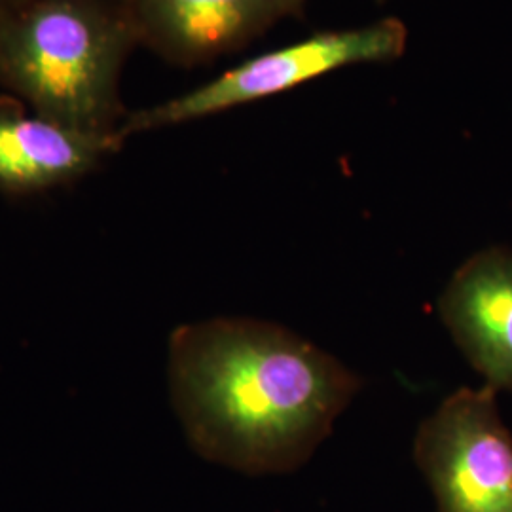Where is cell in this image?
<instances>
[{
  "label": "cell",
  "instance_id": "obj_4",
  "mask_svg": "<svg viewBox=\"0 0 512 512\" xmlns=\"http://www.w3.org/2000/svg\"><path fill=\"white\" fill-rule=\"evenodd\" d=\"M495 395L459 389L421 425L414 456L439 512H512V433Z\"/></svg>",
  "mask_w": 512,
  "mask_h": 512
},
{
  "label": "cell",
  "instance_id": "obj_9",
  "mask_svg": "<svg viewBox=\"0 0 512 512\" xmlns=\"http://www.w3.org/2000/svg\"><path fill=\"white\" fill-rule=\"evenodd\" d=\"M105 4H109L112 8H116V10H120L122 14H126L129 16V10H131V0H103ZM131 18V16H129Z\"/></svg>",
  "mask_w": 512,
  "mask_h": 512
},
{
  "label": "cell",
  "instance_id": "obj_6",
  "mask_svg": "<svg viewBox=\"0 0 512 512\" xmlns=\"http://www.w3.org/2000/svg\"><path fill=\"white\" fill-rule=\"evenodd\" d=\"M126 141L44 118L0 95V192L37 194L90 175Z\"/></svg>",
  "mask_w": 512,
  "mask_h": 512
},
{
  "label": "cell",
  "instance_id": "obj_8",
  "mask_svg": "<svg viewBox=\"0 0 512 512\" xmlns=\"http://www.w3.org/2000/svg\"><path fill=\"white\" fill-rule=\"evenodd\" d=\"M27 0H0V21L10 16L14 10H18L21 4H25Z\"/></svg>",
  "mask_w": 512,
  "mask_h": 512
},
{
  "label": "cell",
  "instance_id": "obj_1",
  "mask_svg": "<svg viewBox=\"0 0 512 512\" xmlns=\"http://www.w3.org/2000/svg\"><path fill=\"white\" fill-rule=\"evenodd\" d=\"M169 389L192 448L249 475L310 458L359 380L293 332L251 319H209L169 338Z\"/></svg>",
  "mask_w": 512,
  "mask_h": 512
},
{
  "label": "cell",
  "instance_id": "obj_3",
  "mask_svg": "<svg viewBox=\"0 0 512 512\" xmlns=\"http://www.w3.org/2000/svg\"><path fill=\"white\" fill-rule=\"evenodd\" d=\"M406 46L408 27L397 18L315 33L283 48L245 59L202 86L158 105L129 110L120 137L128 141L135 135L205 120L291 92L340 69L391 63L403 57Z\"/></svg>",
  "mask_w": 512,
  "mask_h": 512
},
{
  "label": "cell",
  "instance_id": "obj_10",
  "mask_svg": "<svg viewBox=\"0 0 512 512\" xmlns=\"http://www.w3.org/2000/svg\"><path fill=\"white\" fill-rule=\"evenodd\" d=\"M296 2V6H298V10L300 12H304V8H306V4H308V0H294Z\"/></svg>",
  "mask_w": 512,
  "mask_h": 512
},
{
  "label": "cell",
  "instance_id": "obj_5",
  "mask_svg": "<svg viewBox=\"0 0 512 512\" xmlns=\"http://www.w3.org/2000/svg\"><path fill=\"white\" fill-rule=\"evenodd\" d=\"M294 0H131L139 48L177 67H202L236 54L283 18Z\"/></svg>",
  "mask_w": 512,
  "mask_h": 512
},
{
  "label": "cell",
  "instance_id": "obj_11",
  "mask_svg": "<svg viewBox=\"0 0 512 512\" xmlns=\"http://www.w3.org/2000/svg\"><path fill=\"white\" fill-rule=\"evenodd\" d=\"M380 2H385V0H380Z\"/></svg>",
  "mask_w": 512,
  "mask_h": 512
},
{
  "label": "cell",
  "instance_id": "obj_7",
  "mask_svg": "<svg viewBox=\"0 0 512 512\" xmlns=\"http://www.w3.org/2000/svg\"><path fill=\"white\" fill-rule=\"evenodd\" d=\"M442 323L495 391L512 393V251L488 247L461 264L440 296Z\"/></svg>",
  "mask_w": 512,
  "mask_h": 512
},
{
  "label": "cell",
  "instance_id": "obj_2",
  "mask_svg": "<svg viewBox=\"0 0 512 512\" xmlns=\"http://www.w3.org/2000/svg\"><path fill=\"white\" fill-rule=\"evenodd\" d=\"M133 21L103 0H27L0 21V86L71 128L120 135Z\"/></svg>",
  "mask_w": 512,
  "mask_h": 512
}]
</instances>
